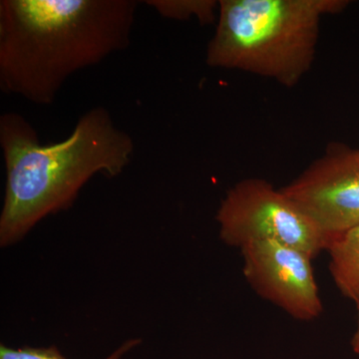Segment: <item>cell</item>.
<instances>
[{
    "instance_id": "cell-10",
    "label": "cell",
    "mask_w": 359,
    "mask_h": 359,
    "mask_svg": "<svg viewBox=\"0 0 359 359\" xmlns=\"http://www.w3.org/2000/svg\"><path fill=\"white\" fill-rule=\"evenodd\" d=\"M358 306V325H356L355 332L351 339V347H353V353L359 355V304H356Z\"/></svg>"
},
{
    "instance_id": "cell-3",
    "label": "cell",
    "mask_w": 359,
    "mask_h": 359,
    "mask_svg": "<svg viewBox=\"0 0 359 359\" xmlns=\"http://www.w3.org/2000/svg\"><path fill=\"white\" fill-rule=\"evenodd\" d=\"M344 0H221L208 65L295 86L311 69L320 21Z\"/></svg>"
},
{
    "instance_id": "cell-1",
    "label": "cell",
    "mask_w": 359,
    "mask_h": 359,
    "mask_svg": "<svg viewBox=\"0 0 359 359\" xmlns=\"http://www.w3.org/2000/svg\"><path fill=\"white\" fill-rule=\"evenodd\" d=\"M135 0H1L0 88L37 105L130 44Z\"/></svg>"
},
{
    "instance_id": "cell-9",
    "label": "cell",
    "mask_w": 359,
    "mask_h": 359,
    "mask_svg": "<svg viewBox=\"0 0 359 359\" xmlns=\"http://www.w3.org/2000/svg\"><path fill=\"white\" fill-rule=\"evenodd\" d=\"M140 344V339H130L118 347L105 359H122L125 354ZM0 359H66L55 347H25L11 348L0 346Z\"/></svg>"
},
{
    "instance_id": "cell-4",
    "label": "cell",
    "mask_w": 359,
    "mask_h": 359,
    "mask_svg": "<svg viewBox=\"0 0 359 359\" xmlns=\"http://www.w3.org/2000/svg\"><path fill=\"white\" fill-rule=\"evenodd\" d=\"M219 237L242 249L273 241L306 252L311 259L327 250L330 238L282 189L263 179H245L229 190L217 212Z\"/></svg>"
},
{
    "instance_id": "cell-6",
    "label": "cell",
    "mask_w": 359,
    "mask_h": 359,
    "mask_svg": "<svg viewBox=\"0 0 359 359\" xmlns=\"http://www.w3.org/2000/svg\"><path fill=\"white\" fill-rule=\"evenodd\" d=\"M244 276L263 299L299 320H313L323 313L311 257L273 241L247 244L240 249Z\"/></svg>"
},
{
    "instance_id": "cell-7",
    "label": "cell",
    "mask_w": 359,
    "mask_h": 359,
    "mask_svg": "<svg viewBox=\"0 0 359 359\" xmlns=\"http://www.w3.org/2000/svg\"><path fill=\"white\" fill-rule=\"evenodd\" d=\"M330 271L340 292L359 304V224L330 238Z\"/></svg>"
},
{
    "instance_id": "cell-2",
    "label": "cell",
    "mask_w": 359,
    "mask_h": 359,
    "mask_svg": "<svg viewBox=\"0 0 359 359\" xmlns=\"http://www.w3.org/2000/svg\"><path fill=\"white\" fill-rule=\"evenodd\" d=\"M0 146L6 169L2 247L20 241L48 215L67 209L96 174H121L135 151L132 137L116 126L104 107L85 113L69 137L51 145L40 144L36 130L23 116L4 113Z\"/></svg>"
},
{
    "instance_id": "cell-5",
    "label": "cell",
    "mask_w": 359,
    "mask_h": 359,
    "mask_svg": "<svg viewBox=\"0 0 359 359\" xmlns=\"http://www.w3.org/2000/svg\"><path fill=\"white\" fill-rule=\"evenodd\" d=\"M330 238L359 224V150L332 145L282 188Z\"/></svg>"
},
{
    "instance_id": "cell-8",
    "label": "cell",
    "mask_w": 359,
    "mask_h": 359,
    "mask_svg": "<svg viewBox=\"0 0 359 359\" xmlns=\"http://www.w3.org/2000/svg\"><path fill=\"white\" fill-rule=\"evenodd\" d=\"M163 18L175 20L197 18L202 25H211L218 20L219 1L215 0H147Z\"/></svg>"
}]
</instances>
